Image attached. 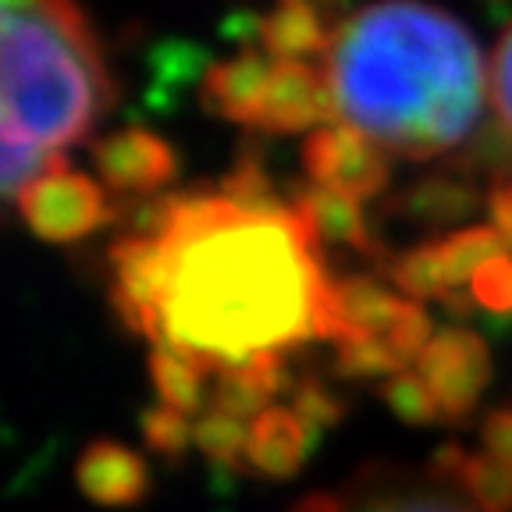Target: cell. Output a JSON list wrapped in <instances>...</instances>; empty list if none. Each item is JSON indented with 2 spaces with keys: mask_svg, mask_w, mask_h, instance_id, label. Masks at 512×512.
I'll use <instances>...</instances> for the list:
<instances>
[{
  "mask_svg": "<svg viewBox=\"0 0 512 512\" xmlns=\"http://www.w3.org/2000/svg\"><path fill=\"white\" fill-rule=\"evenodd\" d=\"M320 121L324 125L342 121L324 68H313L310 61H274L256 128L285 136V132H303Z\"/></svg>",
  "mask_w": 512,
  "mask_h": 512,
  "instance_id": "cell-10",
  "label": "cell"
},
{
  "mask_svg": "<svg viewBox=\"0 0 512 512\" xmlns=\"http://www.w3.org/2000/svg\"><path fill=\"white\" fill-rule=\"evenodd\" d=\"M488 93L495 104V118L512 132V25L495 43V54L488 64Z\"/></svg>",
  "mask_w": 512,
  "mask_h": 512,
  "instance_id": "cell-33",
  "label": "cell"
},
{
  "mask_svg": "<svg viewBox=\"0 0 512 512\" xmlns=\"http://www.w3.org/2000/svg\"><path fill=\"white\" fill-rule=\"evenodd\" d=\"M459 488L480 512L512 509V470L488 452L466 459L463 473H459Z\"/></svg>",
  "mask_w": 512,
  "mask_h": 512,
  "instance_id": "cell-24",
  "label": "cell"
},
{
  "mask_svg": "<svg viewBox=\"0 0 512 512\" xmlns=\"http://www.w3.org/2000/svg\"><path fill=\"white\" fill-rule=\"evenodd\" d=\"M15 207L32 232L47 242H75L114 221V207L107 203L104 189L89 175L68 168V160L25 185Z\"/></svg>",
  "mask_w": 512,
  "mask_h": 512,
  "instance_id": "cell-5",
  "label": "cell"
},
{
  "mask_svg": "<svg viewBox=\"0 0 512 512\" xmlns=\"http://www.w3.org/2000/svg\"><path fill=\"white\" fill-rule=\"evenodd\" d=\"M480 441L488 448V456H495L498 463H505L512 470V409H491L484 416V427H480Z\"/></svg>",
  "mask_w": 512,
  "mask_h": 512,
  "instance_id": "cell-34",
  "label": "cell"
},
{
  "mask_svg": "<svg viewBox=\"0 0 512 512\" xmlns=\"http://www.w3.org/2000/svg\"><path fill=\"white\" fill-rule=\"evenodd\" d=\"M381 399L409 427H431L438 420H445L434 392L427 388V381L416 370H399L395 377H388L381 384Z\"/></svg>",
  "mask_w": 512,
  "mask_h": 512,
  "instance_id": "cell-25",
  "label": "cell"
},
{
  "mask_svg": "<svg viewBox=\"0 0 512 512\" xmlns=\"http://www.w3.org/2000/svg\"><path fill=\"white\" fill-rule=\"evenodd\" d=\"M335 367L342 377H352V381H363V377H395L402 367V360L388 349L384 338L374 335H352L345 342H338V356H335Z\"/></svg>",
  "mask_w": 512,
  "mask_h": 512,
  "instance_id": "cell-27",
  "label": "cell"
},
{
  "mask_svg": "<svg viewBox=\"0 0 512 512\" xmlns=\"http://www.w3.org/2000/svg\"><path fill=\"white\" fill-rule=\"evenodd\" d=\"M445 171L466 178V182L473 175L491 178V185L512 182V132L498 118L477 125V132L452 153Z\"/></svg>",
  "mask_w": 512,
  "mask_h": 512,
  "instance_id": "cell-20",
  "label": "cell"
},
{
  "mask_svg": "<svg viewBox=\"0 0 512 512\" xmlns=\"http://www.w3.org/2000/svg\"><path fill=\"white\" fill-rule=\"evenodd\" d=\"M93 164L107 189L121 196H153L160 185L178 175V157L171 143L150 128H121L93 143Z\"/></svg>",
  "mask_w": 512,
  "mask_h": 512,
  "instance_id": "cell-9",
  "label": "cell"
},
{
  "mask_svg": "<svg viewBox=\"0 0 512 512\" xmlns=\"http://www.w3.org/2000/svg\"><path fill=\"white\" fill-rule=\"evenodd\" d=\"M75 484L96 505L107 509H125L136 505L150 491V470L146 459L118 441H89L82 456L75 459Z\"/></svg>",
  "mask_w": 512,
  "mask_h": 512,
  "instance_id": "cell-12",
  "label": "cell"
},
{
  "mask_svg": "<svg viewBox=\"0 0 512 512\" xmlns=\"http://www.w3.org/2000/svg\"><path fill=\"white\" fill-rule=\"evenodd\" d=\"M488 214L491 228L502 235L505 249H512V182H498L488 192Z\"/></svg>",
  "mask_w": 512,
  "mask_h": 512,
  "instance_id": "cell-35",
  "label": "cell"
},
{
  "mask_svg": "<svg viewBox=\"0 0 512 512\" xmlns=\"http://www.w3.org/2000/svg\"><path fill=\"white\" fill-rule=\"evenodd\" d=\"M221 196L228 203H235L246 214H274V210H285V203L278 200V189H274L271 175H267L260 150L253 146H242L239 160L232 164V171L224 175Z\"/></svg>",
  "mask_w": 512,
  "mask_h": 512,
  "instance_id": "cell-23",
  "label": "cell"
},
{
  "mask_svg": "<svg viewBox=\"0 0 512 512\" xmlns=\"http://www.w3.org/2000/svg\"><path fill=\"white\" fill-rule=\"evenodd\" d=\"M292 413H296L310 431L313 427H317V431H328V427H335L345 416V406L338 395H331L328 388H324V384L303 381V384H296V392H292Z\"/></svg>",
  "mask_w": 512,
  "mask_h": 512,
  "instance_id": "cell-31",
  "label": "cell"
},
{
  "mask_svg": "<svg viewBox=\"0 0 512 512\" xmlns=\"http://www.w3.org/2000/svg\"><path fill=\"white\" fill-rule=\"evenodd\" d=\"M139 427H143L146 445L164 459H182L185 448H189V441H192V424L182 413H175V409H168V406L146 409Z\"/></svg>",
  "mask_w": 512,
  "mask_h": 512,
  "instance_id": "cell-28",
  "label": "cell"
},
{
  "mask_svg": "<svg viewBox=\"0 0 512 512\" xmlns=\"http://www.w3.org/2000/svg\"><path fill=\"white\" fill-rule=\"evenodd\" d=\"M338 118L384 153L431 160L477 132L488 68L459 18L431 4H370L335 25L324 54Z\"/></svg>",
  "mask_w": 512,
  "mask_h": 512,
  "instance_id": "cell-2",
  "label": "cell"
},
{
  "mask_svg": "<svg viewBox=\"0 0 512 512\" xmlns=\"http://www.w3.org/2000/svg\"><path fill=\"white\" fill-rule=\"evenodd\" d=\"M470 296L484 310L498 313V317H512V256L502 253L480 267L470 281Z\"/></svg>",
  "mask_w": 512,
  "mask_h": 512,
  "instance_id": "cell-30",
  "label": "cell"
},
{
  "mask_svg": "<svg viewBox=\"0 0 512 512\" xmlns=\"http://www.w3.org/2000/svg\"><path fill=\"white\" fill-rule=\"evenodd\" d=\"M431 338H434V328H431L427 310L420 303H413V299H406L399 320H395L392 331L384 335V342H388V349H392L402 360V367H406V360H420V356H424Z\"/></svg>",
  "mask_w": 512,
  "mask_h": 512,
  "instance_id": "cell-29",
  "label": "cell"
},
{
  "mask_svg": "<svg viewBox=\"0 0 512 512\" xmlns=\"http://www.w3.org/2000/svg\"><path fill=\"white\" fill-rule=\"evenodd\" d=\"M153 64H157V82L160 86H182V82H192L196 75L203 72L207 64V54L192 43H164V47L153 54ZM207 75V72H203Z\"/></svg>",
  "mask_w": 512,
  "mask_h": 512,
  "instance_id": "cell-32",
  "label": "cell"
},
{
  "mask_svg": "<svg viewBox=\"0 0 512 512\" xmlns=\"http://www.w3.org/2000/svg\"><path fill=\"white\" fill-rule=\"evenodd\" d=\"M271 68L274 61H267L253 47L239 50V54L221 64H210L207 75L200 79V104L210 114H217V118L256 128L260 111H264Z\"/></svg>",
  "mask_w": 512,
  "mask_h": 512,
  "instance_id": "cell-11",
  "label": "cell"
},
{
  "mask_svg": "<svg viewBox=\"0 0 512 512\" xmlns=\"http://www.w3.org/2000/svg\"><path fill=\"white\" fill-rule=\"evenodd\" d=\"M303 171L310 175L313 185L349 200H374L377 192L388 185L392 164L388 153L363 136L360 128L345 125H324L313 128L303 143Z\"/></svg>",
  "mask_w": 512,
  "mask_h": 512,
  "instance_id": "cell-6",
  "label": "cell"
},
{
  "mask_svg": "<svg viewBox=\"0 0 512 512\" xmlns=\"http://www.w3.org/2000/svg\"><path fill=\"white\" fill-rule=\"evenodd\" d=\"M160 242L171 256L160 345L185 352L203 374L317 338L331 281L296 207L246 214L221 192H178Z\"/></svg>",
  "mask_w": 512,
  "mask_h": 512,
  "instance_id": "cell-1",
  "label": "cell"
},
{
  "mask_svg": "<svg viewBox=\"0 0 512 512\" xmlns=\"http://www.w3.org/2000/svg\"><path fill=\"white\" fill-rule=\"evenodd\" d=\"M150 377L164 406L175 413H200L207 406V392H203V367L189 360L185 352L171 349V345H153L150 349Z\"/></svg>",
  "mask_w": 512,
  "mask_h": 512,
  "instance_id": "cell-19",
  "label": "cell"
},
{
  "mask_svg": "<svg viewBox=\"0 0 512 512\" xmlns=\"http://www.w3.org/2000/svg\"><path fill=\"white\" fill-rule=\"evenodd\" d=\"M335 306H338V317H342L345 338H352V335L384 338L392 331L395 320H399L406 299L388 292V288L377 278H370V274H345V278L335 281Z\"/></svg>",
  "mask_w": 512,
  "mask_h": 512,
  "instance_id": "cell-18",
  "label": "cell"
},
{
  "mask_svg": "<svg viewBox=\"0 0 512 512\" xmlns=\"http://www.w3.org/2000/svg\"><path fill=\"white\" fill-rule=\"evenodd\" d=\"M416 374L434 392L445 420H463L491 381V352L477 331L445 328L431 338Z\"/></svg>",
  "mask_w": 512,
  "mask_h": 512,
  "instance_id": "cell-8",
  "label": "cell"
},
{
  "mask_svg": "<svg viewBox=\"0 0 512 512\" xmlns=\"http://www.w3.org/2000/svg\"><path fill=\"white\" fill-rule=\"evenodd\" d=\"M388 278L399 288L402 296L420 303V299H448L452 285H448L445 260H441V242H424L406 253H399L388 264Z\"/></svg>",
  "mask_w": 512,
  "mask_h": 512,
  "instance_id": "cell-21",
  "label": "cell"
},
{
  "mask_svg": "<svg viewBox=\"0 0 512 512\" xmlns=\"http://www.w3.org/2000/svg\"><path fill=\"white\" fill-rule=\"evenodd\" d=\"M313 445V431L292 409L271 406L264 416L249 424L246 463L249 470L264 473L271 480H285L306 463Z\"/></svg>",
  "mask_w": 512,
  "mask_h": 512,
  "instance_id": "cell-15",
  "label": "cell"
},
{
  "mask_svg": "<svg viewBox=\"0 0 512 512\" xmlns=\"http://www.w3.org/2000/svg\"><path fill=\"white\" fill-rule=\"evenodd\" d=\"M288 384L281 352H264L239 367H221L214 374V395H210V409L228 413L235 420H256L271 409L274 392H281Z\"/></svg>",
  "mask_w": 512,
  "mask_h": 512,
  "instance_id": "cell-16",
  "label": "cell"
},
{
  "mask_svg": "<svg viewBox=\"0 0 512 512\" xmlns=\"http://www.w3.org/2000/svg\"><path fill=\"white\" fill-rule=\"evenodd\" d=\"M288 512H480L459 484L438 473H413L395 466H367L342 488L313 491Z\"/></svg>",
  "mask_w": 512,
  "mask_h": 512,
  "instance_id": "cell-4",
  "label": "cell"
},
{
  "mask_svg": "<svg viewBox=\"0 0 512 512\" xmlns=\"http://www.w3.org/2000/svg\"><path fill=\"white\" fill-rule=\"evenodd\" d=\"M292 207L303 214V221L310 224V232L317 235V242L349 246L388 271V264H392V260H388V249L374 239V232H370L367 221H363L360 203L356 200L320 189V185H306V189H296V203H292Z\"/></svg>",
  "mask_w": 512,
  "mask_h": 512,
  "instance_id": "cell-14",
  "label": "cell"
},
{
  "mask_svg": "<svg viewBox=\"0 0 512 512\" xmlns=\"http://www.w3.org/2000/svg\"><path fill=\"white\" fill-rule=\"evenodd\" d=\"M111 306L132 335L160 345V303L171 285V256L164 242L125 235L111 246Z\"/></svg>",
  "mask_w": 512,
  "mask_h": 512,
  "instance_id": "cell-7",
  "label": "cell"
},
{
  "mask_svg": "<svg viewBox=\"0 0 512 512\" xmlns=\"http://www.w3.org/2000/svg\"><path fill=\"white\" fill-rule=\"evenodd\" d=\"M0 143L61 157L114 104V79L93 22L68 0L0 4Z\"/></svg>",
  "mask_w": 512,
  "mask_h": 512,
  "instance_id": "cell-3",
  "label": "cell"
},
{
  "mask_svg": "<svg viewBox=\"0 0 512 512\" xmlns=\"http://www.w3.org/2000/svg\"><path fill=\"white\" fill-rule=\"evenodd\" d=\"M328 8H313L303 0H285L264 18L260 43L274 61H303L310 54H328L335 25L324 22Z\"/></svg>",
  "mask_w": 512,
  "mask_h": 512,
  "instance_id": "cell-17",
  "label": "cell"
},
{
  "mask_svg": "<svg viewBox=\"0 0 512 512\" xmlns=\"http://www.w3.org/2000/svg\"><path fill=\"white\" fill-rule=\"evenodd\" d=\"M502 253H505V242L491 224H470V228L448 232L441 239V260H445L448 285L459 292L463 285H470L480 267L491 264Z\"/></svg>",
  "mask_w": 512,
  "mask_h": 512,
  "instance_id": "cell-22",
  "label": "cell"
},
{
  "mask_svg": "<svg viewBox=\"0 0 512 512\" xmlns=\"http://www.w3.org/2000/svg\"><path fill=\"white\" fill-rule=\"evenodd\" d=\"M480 203H488V200H484V192H480L477 185L452 175V171H438V175L416 178L413 185L395 192L388 210H392L395 217H402V221L438 232V228H452V224H459L463 217H470Z\"/></svg>",
  "mask_w": 512,
  "mask_h": 512,
  "instance_id": "cell-13",
  "label": "cell"
},
{
  "mask_svg": "<svg viewBox=\"0 0 512 512\" xmlns=\"http://www.w3.org/2000/svg\"><path fill=\"white\" fill-rule=\"evenodd\" d=\"M192 441L200 445V452L207 459L221 466H239L246 459V445H249V427L242 420L228 413H217V409H207V413L192 424Z\"/></svg>",
  "mask_w": 512,
  "mask_h": 512,
  "instance_id": "cell-26",
  "label": "cell"
}]
</instances>
